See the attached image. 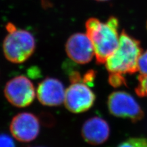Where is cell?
<instances>
[{
    "label": "cell",
    "instance_id": "277c9868",
    "mask_svg": "<svg viewBox=\"0 0 147 147\" xmlns=\"http://www.w3.org/2000/svg\"><path fill=\"white\" fill-rule=\"evenodd\" d=\"M109 111L116 117L129 119L132 122L140 121L144 112L133 96L124 91H114L109 96Z\"/></svg>",
    "mask_w": 147,
    "mask_h": 147
},
{
    "label": "cell",
    "instance_id": "4fadbf2b",
    "mask_svg": "<svg viewBox=\"0 0 147 147\" xmlns=\"http://www.w3.org/2000/svg\"><path fill=\"white\" fill-rule=\"evenodd\" d=\"M109 83L115 88L122 85H126V81L123 75L117 73H110L109 76Z\"/></svg>",
    "mask_w": 147,
    "mask_h": 147
},
{
    "label": "cell",
    "instance_id": "9c48e42d",
    "mask_svg": "<svg viewBox=\"0 0 147 147\" xmlns=\"http://www.w3.org/2000/svg\"><path fill=\"white\" fill-rule=\"evenodd\" d=\"M65 91L60 80L56 78L47 77L38 85L36 96L39 102L45 106H58L64 102Z\"/></svg>",
    "mask_w": 147,
    "mask_h": 147
},
{
    "label": "cell",
    "instance_id": "8992f818",
    "mask_svg": "<svg viewBox=\"0 0 147 147\" xmlns=\"http://www.w3.org/2000/svg\"><path fill=\"white\" fill-rule=\"evenodd\" d=\"M95 100L94 92L82 81L72 83L66 90L64 104L69 112L80 113L92 107Z\"/></svg>",
    "mask_w": 147,
    "mask_h": 147
},
{
    "label": "cell",
    "instance_id": "ac0fdd59",
    "mask_svg": "<svg viewBox=\"0 0 147 147\" xmlns=\"http://www.w3.org/2000/svg\"><path fill=\"white\" fill-rule=\"evenodd\" d=\"M33 147H42V146H33Z\"/></svg>",
    "mask_w": 147,
    "mask_h": 147
},
{
    "label": "cell",
    "instance_id": "2e32d148",
    "mask_svg": "<svg viewBox=\"0 0 147 147\" xmlns=\"http://www.w3.org/2000/svg\"><path fill=\"white\" fill-rule=\"evenodd\" d=\"M96 78V72L93 70L87 71L82 77V82L88 86H93Z\"/></svg>",
    "mask_w": 147,
    "mask_h": 147
},
{
    "label": "cell",
    "instance_id": "6da1fadb",
    "mask_svg": "<svg viewBox=\"0 0 147 147\" xmlns=\"http://www.w3.org/2000/svg\"><path fill=\"white\" fill-rule=\"evenodd\" d=\"M119 22L114 16L102 23L96 18H89L85 23L86 35L94 50L96 63L104 64L118 48L119 41Z\"/></svg>",
    "mask_w": 147,
    "mask_h": 147
},
{
    "label": "cell",
    "instance_id": "d6986e66",
    "mask_svg": "<svg viewBox=\"0 0 147 147\" xmlns=\"http://www.w3.org/2000/svg\"><path fill=\"white\" fill-rule=\"evenodd\" d=\"M146 29H147V22H146Z\"/></svg>",
    "mask_w": 147,
    "mask_h": 147
},
{
    "label": "cell",
    "instance_id": "3957f363",
    "mask_svg": "<svg viewBox=\"0 0 147 147\" xmlns=\"http://www.w3.org/2000/svg\"><path fill=\"white\" fill-rule=\"evenodd\" d=\"M8 34L3 43L4 57L14 64L25 62L33 55L36 49V40L30 31L17 29L9 23L6 25Z\"/></svg>",
    "mask_w": 147,
    "mask_h": 147
},
{
    "label": "cell",
    "instance_id": "e0dca14e",
    "mask_svg": "<svg viewBox=\"0 0 147 147\" xmlns=\"http://www.w3.org/2000/svg\"><path fill=\"white\" fill-rule=\"evenodd\" d=\"M97 1H101V2H104V1H110V0H96Z\"/></svg>",
    "mask_w": 147,
    "mask_h": 147
},
{
    "label": "cell",
    "instance_id": "30bf717a",
    "mask_svg": "<svg viewBox=\"0 0 147 147\" xmlns=\"http://www.w3.org/2000/svg\"><path fill=\"white\" fill-rule=\"evenodd\" d=\"M110 134L109 123L104 119L91 117L84 123L82 127V136L85 142L91 145H98L106 142Z\"/></svg>",
    "mask_w": 147,
    "mask_h": 147
},
{
    "label": "cell",
    "instance_id": "8fae6325",
    "mask_svg": "<svg viewBox=\"0 0 147 147\" xmlns=\"http://www.w3.org/2000/svg\"><path fill=\"white\" fill-rule=\"evenodd\" d=\"M117 147H147V139L145 138H130L119 144Z\"/></svg>",
    "mask_w": 147,
    "mask_h": 147
},
{
    "label": "cell",
    "instance_id": "5bb4252c",
    "mask_svg": "<svg viewBox=\"0 0 147 147\" xmlns=\"http://www.w3.org/2000/svg\"><path fill=\"white\" fill-rule=\"evenodd\" d=\"M137 69L140 75H147V50L141 54L138 61Z\"/></svg>",
    "mask_w": 147,
    "mask_h": 147
},
{
    "label": "cell",
    "instance_id": "ba28073f",
    "mask_svg": "<svg viewBox=\"0 0 147 147\" xmlns=\"http://www.w3.org/2000/svg\"><path fill=\"white\" fill-rule=\"evenodd\" d=\"M66 52L68 57L77 64H85L94 56L93 45L86 34L77 33L72 34L66 41Z\"/></svg>",
    "mask_w": 147,
    "mask_h": 147
},
{
    "label": "cell",
    "instance_id": "7a4b0ae2",
    "mask_svg": "<svg viewBox=\"0 0 147 147\" xmlns=\"http://www.w3.org/2000/svg\"><path fill=\"white\" fill-rule=\"evenodd\" d=\"M142 51L139 41L123 30L118 48L107 59L105 67L109 73L134 74L138 71V61Z\"/></svg>",
    "mask_w": 147,
    "mask_h": 147
},
{
    "label": "cell",
    "instance_id": "5b68a950",
    "mask_svg": "<svg viewBox=\"0 0 147 147\" xmlns=\"http://www.w3.org/2000/svg\"><path fill=\"white\" fill-rule=\"evenodd\" d=\"M4 94L13 106L23 108L29 106L36 97V91L28 78L18 76L9 80L5 85Z\"/></svg>",
    "mask_w": 147,
    "mask_h": 147
},
{
    "label": "cell",
    "instance_id": "9a60e30c",
    "mask_svg": "<svg viewBox=\"0 0 147 147\" xmlns=\"http://www.w3.org/2000/svg\"><path fill=\"white\" fill-rule=\"evenodd\" d=\"M0 147H16L12 138L5 134H0Z\"/></svg>",
    "mask_w": 147,
    "mask_h": 147
},
{
    "label": "cell",
    "instance_id": "7c38bea8",
    "mask_svg": "<svg viewBox=\"0 0 147 147\" xmlns=\"http://www.w3.org/2000/svg\"><path fill=\"white\" fill-rule=\"evenodd\" d=\"M139 84L135 90L136 94L142 98H147V75H139Z\"/></svg>",
    "mask_w": 147,
    "mask_h": 147
},
{
    "label": "cell",
    "instance_id": "52a82bcc",
    "mask_svg": "<svg viewBox=\"0 0 147 147\" xmlns=\"http://www.w3.org/2000/svg\"><path fill=\"white\" fill-rule=\"evenodd\" d=\"M12 136L24 143L35 140L40 130L39 119L30 112H22L13 117L9 126Z\"/></svg>",
    "mask_w": 147,
    "mask_h": 147
}]
</instances>
